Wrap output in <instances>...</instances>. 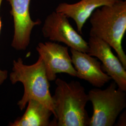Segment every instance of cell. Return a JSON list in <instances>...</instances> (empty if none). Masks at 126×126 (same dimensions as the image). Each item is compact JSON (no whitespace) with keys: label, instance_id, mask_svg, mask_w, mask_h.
I'll return each mask as SVG.
<instances>
[{"label":"cell","instance_id":"cell-6","mask_svg":"<svg viewBox=\"0 0 126 126\" xmlns=\"http://www.w3.org/2000/svg\"><path fill=\"white\" fill-rule=\"evenodd\" d=\"M68 47L50 41L38 43L36 50L43 61L49 81H55L57 74L61 73L76 77Z\"/></svg>","mask_w":126,"mask_h":126},{"label":"cell","instance_id":"cell-10","mask_svg":"<svg viewBox=\"0 0 126 126\" xmlns=\"http://www.w3.org/2000/svg\"><path fill=\"white\" fill-rule=\"evenodd\" d=\"M119 0H80L73 4L62 2L59 4L55 11L72 19L76 24L77 31L82 34L86 21L96 9L113 4Z\"/></svg>","mask_w":126,"mask_h":126},{"label":"cell","instance_id":"cell-12","mask_svg":"<svg viewBox=\"0 0 126 126\" xmlns=\"http://www.w3.org/2000/svg\"><path fill=\"white\" fill-rule=\"evenodd\" d=\"M3 0H0V9L2 2ZM2 27V22L0 16V34ZM8 77V72L6 70H2L0 69V85L2 84Z\"/></svg>","mask_w":126,"mask_h":126},{"label":"cell","instance_id":"cell-1","mask_svg":"<svg viewBox=\"0 0 126 126\" xmlns=\"http://www.w3.org/2000/svg\"><path fill=\"white\" fill-rule=\"evenodd\" d=\"M55 81L52 96L57 126H89L90 117L86 110L88 95L80 82H67L60 78Z\"/></svg>","mask_w":126,"mask_h":126},{"label":"cell","instance_id":"cell-11","mask_svg":"<svg viewBox=\"0 0 126 126\" xmlns=\"http://www.w3.org/2000/svg\"><path fill=\"white\" fill-rule=\"evenodd\" d=\"M23 116L10 123L11 126H57L56 120L51 121L52 112L44 104L34 100H30Z\"/></svg>","mask_w":126,"mask_h":126},{"label":"cell","instance_id":"cell-3","mask_svg":"<svg viewBox=\"0 0 126 126\" xmlns=\"http://www.w3.org/2000/svg\"><path fill=\"white\" fill-rule=\"evenodd\" d=\"M9 79L12 84L19 82L24 87L23 97L17 102L21 110L26 108L30 100L34 99L44 104L55 116L50 81L47 79L45 65L40 57L39 56L36 63L31 65L24 64L20 58L14 60Z\"/></svg>","mask_w":126,"mask_h":126},{"label":"cell","instance_id":"cell-7","mask_svg":"<svg viewBox=\"0 0 126 126\" xmlns=\"http://www.w3.org/2000/svg\"><path fill=\"white\" fill-rule=\"evenodd\" d=\"M11 6L10 13L13 19V37L11 46L17 50H24L30 44L33 28L39 25V19L33 21L30 7L32 0H7Z\"/></svg>","mask_w":126,"mask_h":126},{"label":"cell","instance_id":"cell-13","mask_svg":"<svg viewBox=\"0 0 126 126\" xmlns=\"http://www.w3.org/2000/svg\"><path fill=\"white\" fill-rule=\"evenodd\" d=\"M120 117L119 120L117 122V126H126V110L123 111L122 113H121L119 115Z\"/></svg>","mask_w":126,"mask_h":126},{"label":"cell","instance_id":"cell-4","mask_svg":"<svg viewBox=\"0 0 126 126\" xmlns=\"http://www.w3.org/2000/svg\"><path fill=\"white\" fill-rule=\"evenodd\" d=\"M88 95L93 108L89 126H113L126 108V92L114 81L105 89H91Z\"/></svg>","mask_w":126,"mask_h":126},{"label":"cell","instance_id":"cell-5","mask_svg":"<svg viewBox=\"0 0 126 126\" xmlns=\"http://www.w3.org/2000/svg\"><path fill=\"white\" fill-rule=\"evenodd\" d=\"M67 17L56 11L47 16L42 29L43 36L50 41L62 43L70 48L88 53V42L73 28Z\"/></svg>","mask_w":126,"mask_h":126},{"label":"cell","instance_id":"cell-9","mask_svg":"<svg viewBox=\"0 0 126 126\" xmlns=\"http://www.w3.org/2000/svg\"><path fill=\"white\" fill-rule=\"evenodd\" d=\"M70 51L72 64L77 72L76 77L96 88H101L112 79L102 70L101 63L98 59L72 48Z\"/></svg>","mask_w":126,"mask_h":126},{"label":"cell","instance_id":"cell-8","mask_svg":"<svg viewBox=\"0 0 126 126\" xmlns=\"http://www.w3.org/2000/svg\"><path fill=\"white\" fill-rule=\"evenodd\" d=\"M87 42V54L100 61L102 70L111 77L119 88L126 92V69L113 53L112 47L104 41L94 36H90Z\"/></svg>","mask_w":126,"mask_h":126},{"label":"cell","instance_id":"cell-2","mask_svg":"<svg viewBox=\"0 0 126 126\" xmlns=\"http://www.w3.org/2000/svg\"><path fill=\"white\" fill-rule=\"evenodd\" d=\"M89 19L91 25L90 36L107 43L115 50L126 69V55L122 45L126 32V0H121L98 8Z\"/></svg>","mask_w":126,"mask_h":126}]
</instances>
